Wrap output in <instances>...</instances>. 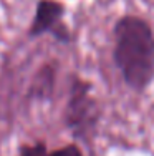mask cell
<instances>
[{"label": "cell", "instance_id": "3", "mask_svg": "<svg viewBox=\"0 0 154 156\" xmlns=\"http://www.w3.org/2000/svg\"><path fill=\"white\" fill-rule=\"evenodd\" d=\"M91 110V101L88 100L86 90H83L81 85H76V90H73V98L70 101V125L76 128H83L85 120H88V113Z\"/></svg>", "mask_w": 154, "mask_h": 156}, {"label": "cell", "instance_id": "1", "mask_svg": "<svg viewBox=\"0 0 154 156\" xmlns=\"http://www.w3.org/2000/svg\"><path fill=\"white\" fill-rule=\"evenodd\" d=\"M115 60L133 88H144L154 76V37L149 25L136 17H124L115 28Z\"/></svg>", "mask_w": 154, "mask_h": 156}, {"label": "cell", "instance_id": "4", "mask_svg": "<svg viewBox=\"0 0 154 156\" xmlns=\"http://www.w3.org/2000/svg\"><path fill=\"white\" fill-rule=\"evenodd\" d=\"M20 156H46V151H45V146H43V144H35V146H32V148L23 150V153Z\"/></svg>", "mask_w": 154, "mask_h": 156}, {"label": "cell", "instance_id": "5", "mask_svg": "<svg viewBox=\"0 0 154 156\" xmlns=\"http://www.w3.org/2000/svg\"><path fill=\"white\" fill-rule=\"evenodd\" d=\"M50 156H81L80 150L76 146H67V148H61V150L51 153Z\"/></svg>", "mask_w": 154, "mask_h": 156}, {"label": "cell", "instance_id": "2", "mask_svg": "<svg viewBox=\"0 0 154 156\" xmlns=\"http://www.w3.org/2000/svg\"><path fill=\"white\" fill-rule=\"evenodd\" d=\"M61 15H63V9L60 3L51 2V0H42L36 7L32 35H40V33L53 30V27L60 22Z\"/></svg>", "mask_w": 154, "mask_h": 156}]
</instances>
